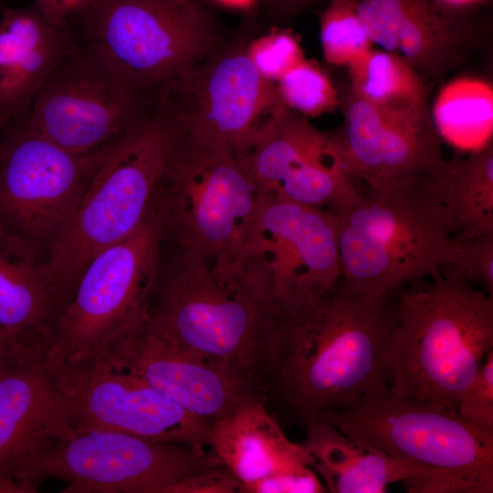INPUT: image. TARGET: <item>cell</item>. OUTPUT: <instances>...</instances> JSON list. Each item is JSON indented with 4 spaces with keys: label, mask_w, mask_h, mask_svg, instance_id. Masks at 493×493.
<instances>
[{
    "label": "cell",
    "mask_w": 493,
    "mask_h": 493,
    "mask_svg": "<svg viewBox=\"0 0 493 493\" xmlns=\"http://www.w3.org/2000/svg\"><path fill=\"white\" fill-rule=\"evenodd\" d=\"M354 294L339 282L282 320L268 390L306 428L326 409L355 405L369 391L388 388L386 360L393 303Z\"/></svg>",
    "instance_id": "obj_1"
},
{
    "label": "cell",
    "mask_w": 493,
    "mask_h": 493,
    "mask_svg": "<svg viewBox=\"0 0 493 493\" xmlns=\"http://www.w3.org/2000/svg\"><path fill=\"white\" fill-rule=\"evenodd\" d=\"M147 321L227 370L256 397L268 391L281 320L234 268L163 243Z\"/></svg>",
    "instance_id": "obj_2"
},
{
    "label": "cell",
    "mask_w": 493,
    "mask_h": 493,
    "mask_svg": "<svg viewBox=\"0 0 493 493\" xmlns=\"http://www.w3.org/2000/svg\"><path fill=\"white\" fill-rule=\"evenodd\" d=\"M453 268L393 302L386 375L392 392L456 411L493 351V296Z\"/></svg>",
    "instance_id": "obj_3"
},
{
    "label": "cell",
    "mask_w": 493,
    "mask_h": 493,
    "mask_svg": "<svg viewBox=\"0 0 493 493\" xmlns=\"http://www.w3.org/2000/svg\"><path fill=\"white\" fill-rule=\"evenodd\" d=\"M336 214L340 282L350 292L384 298L460 265L449 217L427 188L425 175L370 188Z\"/></svg>",
    "instance_id": "obj_4"
},
{
    "label": "cell",
    "mask_w": 493,
    "mask_h": 493,
    "mask_svg": "<svg viewBox=\"0 0 493 493\" xmlns=\"http://www.w3.org/2000/svg\"><path fill=\"white\" fill-rule=\"evenodd\" d=\"M177 136L176 121L157 100L148 118L120 139L93 173L47 250L65 303L91 258L147 218Z\"/></svg>",
    "instance_id": "obj_5"
},
{
    "label": "cell",
    "mask_w": 493,
    "mask_h": 493,
    "mask_svg": "<svg viewBox=\"0 0 493 493\" xmlns=\"http://www.w3.org/2000/svg\"><path fill=\"white\" fill-rule=\"evenodd\" d=\"M176 123L177 140L150 213L164 243L232 267L260 194L224 138Z\"/></svg>",
    "instance_id": "obj_6"
},
{
    "label": "cell",
    "mask_w": 493,
    "mask_h": 493,
    "mask_svg": "<svg viewBox=\"0 0 493 493\" xmlns=\"http://www.w3.org/2000/svg\"><path fill=\"white\" fill-rule=\"evenodd\" d=\"M317 419L419 468L430 477L432 493L493 492V432L457 411L385 388Z\"/></svg>",
    "instance_id": "obj_7"
},
{
    "label": "cell",
    "mask_w": 493,
    "mask_h": 493,
    "mask_svg": "<svg viewBox=\"0 0 493 493\" xmlns=\"http://www.w3.org/2000/svg\"><path fill=\"white\" fill-rule=\"evenodd\" d=\"M70 21L79 45L155 101L218 48L214 26L192 0H98Z\"/></svg>",
    "instance_id": "obj_8"
},
{
    "label": "cell",
    "mask_w": 493,
    "mask_h": 493,
    "mask_svg": "<svg viewBox=\"0 0 493 493\" xmlns=\"http://www.w3.org/2000/svg\"><path fill=\"white\" fill-rule=\"evenodd\" d=\"M339 229L331 210L260 194L232 268L282 320L339 282Z\"/></svg>",
    "instance_id": "obj_9"
},
{
    "label": "cell",
    "mask_w": 493,
    "mask_h": 493,
    "mask_svg": "<svg viewBox=\"0 0 493 493\" xmlns=\"http://www.w3.org/2000/svg\"><path fill=\"white\" fill-rule=\"evenodd\" d=\"M163 242L149 212L131 235L91 258L59 313L44 361L50 372L97 355L147 320Z\"/></svg>",
    "instance_id": "obj_10"
},
{
    "label": "cell",
    "mask_w": 493,
    "mask_h": 493,
    "mask_svg": "<svg viewBox=\"0 0 493 493\" xmlns=\"http://www.w3.org/2000/svg\"><path fill=\"white\" fill-rule=\"evenodd\" d=\"M221 463L207 446L143 438L112 430L77 431L35 454L16 480L38 488L49 477L63 493H166L169 487Z\"/></svg>",
    "instance_id": "obj_11"
},
{
    "label": "cell",
    "mask_w": 493,
    "mask_h": 493,
    "mask_svg": "<svg viewBox=\"0 0 493 493\" xmlns=\"http://www.w3.org/2000/svg\"><path fill=\"white\" fill-rule=\"evenodd\" d=\"M155 102L76 40L21 119L61 148L88 153L140 126Z\"/></svg>",
    "instance_id": "obj_12"
},
{
    "label": "cell",
    "mask_w": 493,
    "mask_h": 493,
    "mask_svg": "<svg viewBox=\"0 0 493 493\" xmlns=\"http://www.w3.org/2000/svg\"><path fill=\"white\" fill-rule=\"evenodd\" d=\"M2 137L0 226L48 250L118 141L91 152H71L32 131L21 118Z\"/></svg>",
    "instance_id": "obj_13"
},
{
    "label": "cell",
    "mask_w": 493,
    "mask_h": 493,
    "mask_svg": "<svg viewBox=\"0 0 493 493\" xmlns=\"http://www.w3.org/2000/svg\"><path fill=\"white\" fill-rule=\"evenodd\" d=\"M51 374L77 431L112 430L156 441L207 446L211 425L104 354Z\"/></svg>",
    "instance_id": "obj_14"
},
{
    "label": "cell",
    "mask_w": 493,
    "mask_h": 493,
    "mask_svg": "<svg viewBox=\"0 0 493 493\" xmlns=\"http://www.w3.org/2000/svg\"><path fill=\"white\" fill-rule=\"evenodd\" d=\"M159 98L177 122L224 138L237 159L254 148L286 106L277 83L260 75L243 45L217 51Z\"/></svg>",
    "instance_id": "obj_15"
},
{
    "label": "cell",
    "mask_w": 493,
    "mask_h": 493,
    "mask_svg": "<svg viewBox=\"0 0 493 493\" xmlns=\"http://www.w3.org/2000/svg\"><path fill=\"white\" fill-rule=\"evenodd\" d=\"M341 106L343 122L330 137L341 163L354 181L375 189L425 175L444 160L428 105L386 109L349 89Z\"/></svg>",
    "instance_id": "obj_16"
},
{
    "label": "cell",
    "mask_w": 493,
    "mask_h": 493,
    "mask_svg": "<svg viewBox=\"0 0 493 493\" xmlns=\"http://www.w3.org/2000/svg\"><path fill=\"white\" fill-rule=\"evenodd\" d=\"M98 354L211 425L256 397L227 370L163 336L147 320Z\"/></svg>",
    "instance_id": "obj_17"
},
{
    "label": "cell",
    "mask_w": 493,
    "mask_h": 493,
    "mask_svg": "<svg viewBox=\"0 0 493 493\" xmlns=\"http://www.w3.org/2000/svg\"><path fill=\"white\" fill-rule=\"evenodd\" d=\"M372 42L399 54L424 79L455 69L475 39L473 9L440 0H351Z\"/></svg>",
    "instance_id": "obj_18"
},
{
    "label": "cell",
    "mask_w": 493,
    "mask_h": 493,
    "mask_svg": "<svg viewBox=\"0 0 493 493\" xmlns=\"http://www.w3.org/2000/svg\"><path fill=\"white\" fill-rule=\"evenodd\" d=\"M75 432L62 393L44 360L0 370L1 479L18 483L17 474L35 454Z\"/></svg>",
    "instance_id": "obj_19"
},
{
    "label": "cell",
    "mask_w": 493,
    "mask_h": 493,
    "mask_svg": "<svg viewBox=\"0 0 493 493\" xmlns=\"http://www.w3.org/2000/svg\"><path fill=\"white\" fill-rule=\"evenodd\" d=\"M41 249L0 226V330L45 361L64 299Z\"/></svg>",
    "instance_id": "obj_20"
},
{
    "label": "cell",
    "mask_w": 493,
    "mask_h": 493,
    "mask_svg": "<svg viewBox=\"0 0 493 493\" xmlns=\"http://www.w3.org/2000/svg\"><path fill=\"white\" fill-rule=\"evenodd\" d=\"M76 45L70 22L56 23L33 4L0 15V130L24 116Z\"/></svg>",
    "instance_id": "obj_21"
},
{
    "label": "cell",
    "mask_w": 493,
    "mask_h": 493,
    "mask_svg": "<svg viewBox=\"0 0 493 493\" xmlns=\"http://www.w3.org/2000/svg\"><path fill=\"white\" fill-rule=\"evenodd\" d=\"M310 467L331 493H385L401 482L411 493H432L430 477L419 468L316 419L300 442Z\"/></svg>",
    "instance_id": "obj_22"
},
{
    "label": "cell",
    "mask_w": 493,
    "mask_h": 493,
    "mask_svg": "<svg viewBox=\"0 0 493 493\" xmlns=\"http://www.w3.org/2000/svg\"><path fill=\"white\" fill-rule=\"evenodd\" d=\"M207 447L243 489L267 477L310 467L303 446L288 439L256 397L244 400L211 425Z\"/></svg>",
    "instance_id": "obj_23"
},
{
    "label": "cell",
    "mask_w": 493,
    "mask_h": 493,
    "mask_svg": "<svg viewBox=\"0 0 493 493\" xmlns=\"http://www.w3.org/2000/svg\"><path fill=\"white\" fill-rule=\"evenodd\" d=\"M456 242L493 234V142L462 159L443 160L425 175Z\"/></svg>",
    "instance_id": "obj_24"
},
{
    "label": "cell",
    "mask_w": 493,
    "mask_h": 493,
    "mask_svg": "<svg viewBox=\"0 0 493 493\" xmlns=\"http://www.w3.org/2000/svg\"><path fill=\"white\" fill-rule=\"evenodd\" d=\"M335 153L330 132L285 106L240 166L259 194H271L294 170Z\"/></svg>",
    "instance_id": "obj_25"
},
{
    "label": "cell",
    "mask_w": 493,
    "mask_h": 493,
    "mask_svg": "<svg viewBox=\"0 0 493 493\" xmlns=\"http://www.w3.org/2000/svg\"><path fill=\"white\" fill-rule=\"evenodd\" d=\"M431 117L441 140L474 152L492 141L493 89L489 83L462 78L438 93Z\"/></svg>",
    "instance_id": "obj_26"
},
{
    "label": "cell",
    "mask_w": 493,
    "mask_h": 493,
    "mask_svg": "<svg viewBox=\"0 0 493 493\" xmlns=\"http://www.w3.org/2000/svg\"><path fill=\"white\" fill-rule=\"evenodd\" d=\"M351 89L386 109L427 105L425 79L397 53L370 49L349 66Z\"/></svg>",
    "instance_id": "obj_27"
},
{
    "label": "cell",
    "mask_w": 493,
    "mask_h": 493,
    "mask_svg": "<svg viewBox=\"0 0 493 493\" xmlns=\"http://www.w3.org/2000/svg\"><path fill=\"white\" fill-rule=\"evenodd\" d=\"M319 19L322 54L328 64L348 67L372 48L351 0H329Z\"/></svg>",
    "instance_id": "obj_28"
},
{
    "label": "cell",
    "mask_w": 493,
    "mask_h": 493,
    "mask_svg": "<svg viewBox=\"0 0 493 493\" xmlns=\"http://www.w3.org/2000/svg\"><path fill=\"white\" fill-rule=\"evenodd\" d=\"M284 104L304 117H317L341 106L330 78L316 63L302 59L278 82Z\"/></svg>",
    "instance_id": "obj_29"
},
{
    "label": "cell",
    "mask_w": 493,
    "mask_h": 493,
    "mask_svg": "<svg viewBox=\"0 0 493 493\" xmlns=\"http://www.w3.org/2000/svg\"><path fill=\"white\" fill-rule=\"evenodd\" d=\"M246 51L260 75L276 83L305 58L297 37L287 29L275 28L256 38L247 45Z\"/></svg>",
    "instance_id": "obj_30"
},
{
    "label": "cell",
    "mask_w": 493,
    "mask_h": 493,
    "mask_svg": "<svg viewBox=\"0 0 493 493\" xmlns=\"http://www.w3.org/2000/svg\"><path fill=\"white\" fill-rule=\"evenodd\" d=\"M456 411L477 426L493 432V351L462 393Z\"/></svg>",
    "instance_id": "obj_31"
},
{
    "label": "cell",
    "mask_w": 493,
    "mask_h": 493,
    "mask_svg": "<svg viewBox=\"0 0 493 493\" xmlns=\"http://www.w3.org/2000/svg\"><path fill=\"white\" fill-rule=\"evenodd\" d=\"M460 265L456 268L469 282L480 284L493 296V234L457 242Z\"/></svg>",
    "instance_id": "obj_32"
},
{
    "label": "cell",
    "mask_w": 493,
    "mask_h": 493,
    "mask_svg": "<svg viewBox=\"0 0 493 493\" xmlns=\"http://www.w3.org/2000/svg\"><path fill=\"white\" fill-rule=\"evenodd\" d=\"M328 492L309 466L267 477L244 488V493H323Z\"/></svg>",
    "instance_id": "obj_33"
},
{
    "label": "cell",
    "mask_w": 493,
    "mask_h": 493,
    "mask_svg": "<svg viewBox=\"0 0 493 493\" xmlns=\"http://www.w3.org/2000/svg\"><path fill=\"white\" fill-rule=\"evenodd\" d=\"M166 493H244L238 478L222 463L176 482Z\"/></svg>",
    "instance_id": "obj_34"
},
{
    "label": "cell",
    "mask_w": 493,
    "mask_h": 493,
    "mask_svg": "<svg viewBox=\"0 0 493 493\" xmlns=\"http://www.w3.org/2000/svg\"><path fill=\"white\" fill-rule=\"evenodd\" d=\"M98 0H35L34 5L49 20L67 23L88 11Z\"/></svg>",
    "instance_id": "obj_35"
},
{
    "label": "cell",
    "mask_w": 493,
    "mask_h": 493,
    "mask_svg": "<svg viewBox=\"0 0 493 493\" xmlns=\"http://www.w3.org/2000/svg\"><path fill=\"white\" fill-rule=\"evenodd\" d=\"M37 359L43 360L0 330V370Z\"/></svg>",
    "instance_id": "obj_36"
},
{
    "label": "cell",
    "mask_w": 493,
    "mask_h": 493,
    "mask_svg": "<svg viewBox=\"0 0 493 493\" xmlns=\"http://www.w3.org/2000/svg\"><path fill=\"white\" fill-rule=\"evenodd\" d=\"M319 1L320 0H288L284 20L290 21L294 19L306 10L307 7Z\"/></svg>",
    "instance_id": "obj_37"
},
{
    "label": "cell",
    "mask_w": 493,
    "mask_h": 493,
    "mask_svg": "<svg viewBox=\"0 0 493 493\" xmlns=\"http://www.w3.org/2000/svg\"><path fill=\"white\" fill-rule=\"evenodd\" d=\"M445 5L458 9H473L476 4L485 0H440Z\"/></svg>",
    "instance_id": "obj_38"
},
{
    "label": "cell",
    "mask_w": 493,
    "mask_h": 493,
    "mask_svg": "<svg viewBox=\"0 0 493 493\" xmlns=\"http://www.w3.org/2000/svg\"><path fill=\"white\" fill-rule=\"evenodd\" d=\"M2 148H3V137H2V131L0 130V154L2 152Z\"/></svg>",
    "instance_id": "obj_39"
},
{
    "label": "cell",
    "mask_w": 493,
    "mask_h": 493,
    "mask_svg": "<svg viewBox=\"0 0 493 493\" xmlns=\"http://www.w3.org/2000/svg\"><path fill=\"white\" fill-rule=\"evenodd\" d=\"M178 1L183 2V3H188V2H190L191 0H178Z\"/></svg>",
    "instance_id": "obj_40"
}]
</instances>
